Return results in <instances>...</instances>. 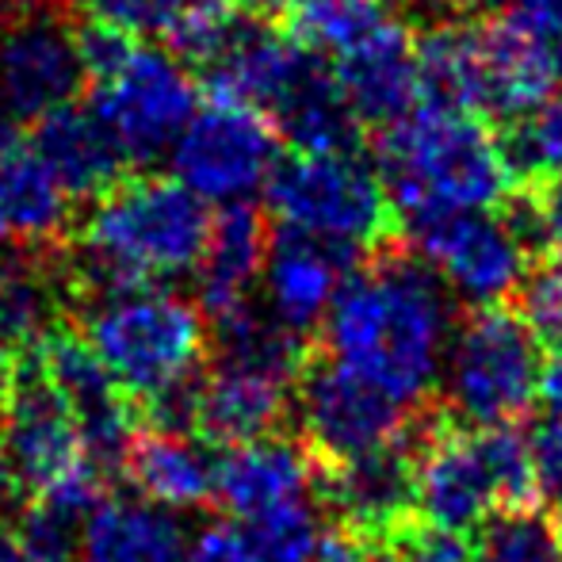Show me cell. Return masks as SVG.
I'll use <instances>...</instances> for the list:
<instances>
[{"instance_id":"obj_1","label":"cell","mask_w":562,"mask_h":562,"mask_svg":"<svg viewBox=\"0 0 562 562\" xmlns=\"http://www.w3.org/2000/svg\"><path fill=\"white\" fill-rule=\"evenodd\" d=\"M451 334L456 311L445 280L394 241L340 283L318 348L414 409L440 386Z\"/></svg>"},{"instance_id":"obj_2","label":"cell","mask_w":562,"mask_h":562,"mask_svg":"<svg viewBox=\"0 0 562 562\" xmlns=\"http://www.w3.org/2000/svg\"><path fill=\"white\" fill-rule=\"evenodd\" d=\"M375 169L398 215L409 207L497 211L517 195L502 138L486 119L448 108L417 104L379 131Z\"/></svg>"},{"instance_id":"obj_3","label":"cell","mask_w":562,"mask_h":562,"mask_svg":"<svg viewBox=\"0 0 562 562\" xmlns=\"http://www.w3.org/2000/svg\"><path fill=\"white\" fill-rule=\"evenodd\" d=\"M66 318L81 326L134 409L200 379L211 363V329L203 311L169 291L104 299Z\"/></svg>"},{"instance_id":"obj_4","label":"cell","mask_w":562,"mask_h":562,"mask_svg":"<svg viewBox=\"0 0 562 562\" xmlns=\"http://www.w3.org/2000/svg\"><path fill=\"white\" fill-rule=\"evenodd\" d=\"M215 215L207 200L169 177H126L92 203L74 241L123 268L142 288L177 280L200 268Z\"/></svg>"},{"instance_id":"obj_5","label":"cell","mask_w":562,"mask_h":562,"mask_svg":"<svg viewBox=\"0 0 562 562\" xmlns=\"http://www.w3.org/2000/svg\"><path fill=\"white\" fill-rule=\"evenodd\" d=\"M265 200L280 226L334 241L360 257L398 241L391 192L360 149L280 157L265 184Z\"/></svg>"},{"instance_id":"obj_6","label":"cell","mask_w":562,"mask_h":562,"mask_svg":"<svg viewBox=\"0 0 562 562\" xmlns=\"http://www.w3.org/2000/svg\"><path fill=\"white\" fill-rule=\"evenodd\" d=\"M543 348L520 311L509 306H474L456 322L440 391L463 429L517 425L540 398Z\"/></svg>"},{"instance_id":"obj_7","label":"cell","mask_w":562,"mask_h":562,"mask_svg":"<svg viewBox=\"0 0 562 562\" xmlns=\"http://www.w3.org/2000/svg\"><path fill=\"white\" fill-rule=\"evenodd\" d=\"M398 237L471 306H505L532 276V245L509 211L409 207L398 215Z\"/></svg>"},{"instance_id":"obj_8","label":"cell","mask_w":562,"mask_h":562,"mask_svg":"<svg viewBox=\"0 0 562 562\" xmlns=\"http://www.w3.org/2000/svg\"><path fill=\"white\" fill-rule=\"evenodd\" d=\"M299 445L306 448L314 471H329L348 459L371 456L409 437L414 414L409 406L394 402L368 379L348 371L334 356L314 345L303 375L295 383V414Z\"/></svg>"},{"instance_id":"obj_9","label":"cell","mask_w":562,"mask_h":562,"mask_svg":"<svg viewBox=\"0 0 562 562\" xmlns=\"http://www.w3.org/2000/svg\"><path fill=\"white\" fill-rule=\"evenodd\" d=\"M200 104V81L169 50L138 46L112 81L89 85V112L104 123L131 165H149L177 146Z\"/></svg>"},{"instance_id":"obj_10","label":"cell","mask_w":562,"mask_h":562,"mask_svg":"<svg viewBox=\"0 0 562 562\" xmlns=\"http://www.w3.org/2000/svg\"><path fill=\"white\" fill-rule=\"evenodd\" d=\"M0 448L8 451L31 497L46 494L61 479L92 463L81 440V425H77L69 402L61 398V391L50 383L35 345L8 356Z\"/></svg>"},{"instance_id":"obj_11","label":"cell","mask_w":562,"mask_h":562,"mask_svg":"<svg viewBox=\"0 0 562 562\" xmlns=\"http://www.w3.org/2000/svg\"><path fill=\"white\" fill-rule=\"evenodd\" d=\"M280 131L245 104H207L172 146V172L200 200L241 203L268 184L280 165Z\"/></svg>"},{"instance_id":"obj_12","label":"cell","mask_w":562,"mask_h":562,"mask_svg":"<svg viewBox=\"0 0 562 562\" xmlns=\"http://www.w3.org/2000/svg\"><path fill=\"white\" fill-rule=\"evenodd\" d=\"M66 8H12L0 20V97L15 123L35 126L81 92L85 69Z\"/></svg>"},{"instance_id":"obj_13","label":"cell","mask_w":562,"mask_h":562,"mask_svg":"<svg viewBox=\"0 0 562 562\" xmlns=\"http://www.w3.org/2000/svg\"><path fill=\"white\" fill-rule=\"evenodd\" d=\"M314 494L337 525L360 540L379 543L417 513V445L414 429L406 440L371 456L348 459L329 471H314Z\"/></svg>"},{"instance_id":"obj_14","label":"cell","mask_w":562,"mask_h":562,"mask_svg":"<svg viewBox=\"0 0 562 562\" xmlns=\"http://www.w3.org/2000/svg\"><path fill=\"white\" fill-rule=\"evenodd\" d=\"M414 445L422 520L451 532H471L490 513L502 509L479 429H456V425H432L429 432L414 429Z\"/></svg>"},{"instance_id":"obj_15","label":"cell","mask_w":562,"mask_h":562,"mask_svg":"<svg viewBox=\"0 0 562 562\" xmlns=\"http://www.w3.org/2000/svg\"><path fill=\"white\" fill-rule=\"evenodd\" d=\"M295 414V386L245 371L234 363H207L195 394L192 437L203 448L234 451L245 445L283 437Z\"/></svg>"},{"instance_id":"obj_16","label":"cell","mask_w":562,"mask_h":562,"mask_svg":"<svg viewBox=\"0 0 562 562\" xmlns=\"http://www.w3.org/2000/svg\"><path fill=\"white\" fill-rule=\"evenodd\" d=\"M368 257L352 249H340L334 241H318L311 234L280 226V234L272 237L265 265V288H268V306L272 318L280 326H288L291 334L311 337L314 329H322L329 306H334L340 283L356 272Z\"/></svg>"},{"instance_id":"obj_17","label":"cell","mask_w":562,"mask_h":562,"mask_svg":"<svg viewBox=\"0 0 562 562\" xmlns=\"http://www.w3.org/2000/svg\"><path fill=\"white\" fill-rule=\"evenodd\" d=\"M334 74L360 126L386 131L422 104L414 31L402 20H391L360 46L334 58Z\"/></svg>"},{"instance_id":"obj_18","label":"cell","mask_w":562,"mask_h":562,"mask_svg":"<svg viewBox=\"0 0 562 562\" xmlns=\"http://www.w3.org/2000/svg\"><path fill=\"white\" fill-rule=\"evenodd\" d=\"M479 54H482V115L502 123L532 115L548 100H555V85L562 81L548 43L517 23L513 15L479 23Z\"/></svg>"},{"instance_id":"obj_19","label":"cell","mask_w":562,"mask_h":562,"mask_svg":"<svg viewBox=\"0 0 562 562\" xmlns=\"http://www.w3.org/2000/svg\"><path fill=\"white\" fill-rule=\"evenodd\" d=\"M31 149L43 157L61 192L77 203H97L131 177V161L89 108H58L38 119Z\"/></svg>"},{"instance_id":"obj_20","label":"cell","mask_w":562,"mask_h":562,"mask_svg":"<svg viewBox=\"0 0 562 562\" xmlns=\"http://www.w3.org/2000/svg\"><path fill=\"white\" fill-rule=\"evenodd\" d=\"M218 509L237 520H252L260 513H272L280 505L303 502L314 494V463L295 437H272L260 445H245L223 451V463L215 467Z\"/></svg>"},{"instance_id":"obj_21","label":"cell","mask_w":562,"mask_h":562,"mask_svg":"<svg viewBox=\"0 0 562 562\" xmlns=\"http://www.w3.org/2000/svg\"><path fill=\"white\" fill-rule=\"evenodd\" d=\"M272 249V229H268L265 211H257L249 200L226 203L211 226V241L203 252L200 268V299L195 306L207 322H218L226 314L241 311L249 303L252 283L260 280Z\"/></svg>"},{"instance_id":"obj_22","label":"cell","mask_w":562,"mask_h":562,"mask_svg":"<svg viewBox=\"0 0 562 562\" xmlns=\"http://www.w3.org/2000/svg\"><path fill=\"white\" fill-rule=\"evenodd\" d=\"M268 119L295 154H348L360 146L363 131L340 92L337 74L314 50H303V61L268 108Z\"/></svg>"},{"instance_id":"obj_23","label":"cell","mask_w":562,"mask_h":562,"mask_svg":"<svg viewBox=\"0 0 562 562\" xmlns=\"http://www.w3.org/2000/svg\"><path fill=\"white\" fill-rule=\"evenodd\" d=\"M69 195L31 149L15 142L0 157V245L46 252L69 241Z\"/></svg>"},{"instance_id":"obj_24","label":"cell","mask_w":562,"mask_h":562,"mask_svg":"<svg viewBox=\"0 0 562 562\" xmlns=\"http://www.w3.org/2000/svg\"><path fill=\"white\" fill-rule=\"evenodd\" d=\"M123 482L142 497L172 509H218L215 467L203 459L192 437L138 429L123 456Z\"/></svg>"},{"instance_id":"obj_25","label":"cell","mask_w":562,"mask_h":562,"mask_svg":"<svg viewBox=\"0 0 562 562\" xmlns=\"http://www.w3.org/2000/svg\"><path fill=\"white\" fill-rule=\"evenodd\" d=\"M422 104L482 115L479 23L432 20L414 35Z\"/></svg>"},{"instance_id":"obj_26","label":"cell","mask_w":562,"mask_h":562,"mask_svg":"<svg viewBox=\"0 0 562 562\" xmlns=\"http://www.w3.org/2000/svg\"><path fill=\"white\" fill-rule=\"evenodd\" d=\"M54 249L8 252L0 257V352L12 356L38 345V337L61 318Z\"/></svg>"},{"instance_id":"obj_27","label":"cell","mask_w":562,"mask_h":562,"mask_svg":"<svg viewBox=\"0 0 562 562\" xmlns=\"http://www.w3.org/2000/svg\"><path fill=\"white\" fill-rule=\"evenodd\" d=\"M85 562H180V528L161 509L108 497L81 536Z\"/></svg>"},{"instance_id":"obj_28","label":"cell","mask_w":562,"mask_h":562,"mask_svg":"<svg viewBox=\"0 0 562 562\" xmlns=\"http://www.w3.org/2000/svg\"><path fill=\"white\" fill-rule=\"evenodd\" d=\"M391 20L386 0H303L288 15V35L306 50L340 58Z\"/></svg>"},{"instance_id":"obj_29","label":"cell","mask_w":562,"mask_h":562,"mask_svg":"<svg viewBox=\"0 0 562 562\" xmlns=\"http://www.w3.org/2000/svg\"><path fill=\"white\" fill-rule=\"evenodd\" d=\"M497 138L517 192H536L562 177V100H548L532 115L505 123Z\"/></svg>"},{"instance_id":"obj_30","label":"cell","mask_w":562,"mask_h":562,"mask_svg":"<svg viewBox=\"0 0 562 562\" xmlns=\"http://www.w3.org/2000/svg\"><path fill=\"white\" fill-rule=\"evenodd\" d=\"M241 0H172L161 23L165 50L188 69H207L226 50L229 35L241 20Z\"/></svg>"},{"instance_id":"obj_31","label":"cell","mask_w":562,"mask_h":562,"mask_svg":"<svg viewBox=\"0 0 562 562\" xmlns=\"http://www.w3.org/2000/svg\"><path fill=\"white\" fill-rule=\"evenodd\" d=\"M318 509V497H303L252 520H237L245 562H311L322 540Z\"/></svg>"},{"instance_id":"obj_32","label":"cell","mask_w":562,"mask_h":562,"mask_svg":"<svg viewBox=\"0 0 562 562\" xmlns=\"http://www.w3.org/2000/svg\"><path fill=\"white\" fill-rule=\"evenodd\" d=\"M371 548H375L379 562H479V548L467 540V532H451V528L417 517L398 525Z\"/></svg>"},{"instance_id":"obj_33","label":"cell","mask_w":562,"mask_h":562,"mask_svg":"<svg viewBox=\"0 0 562 562\" xmlns=\"http://www.w3.org/2000/svg\"><path fill=\"white\" fill-rule=\"evenodd\" d=\"M77 520L74 513H61L54 505L31 502L23 517L15 520V536L27 562H74L81 555V540H77Z\"/></svg>"},{"instance_id":"obj_34","label":"cell","mask_w":562,"mask_h":562,"mask_svg":"<svg viewBox=\"0 0 562 562\" xmlns=\"http://www.w3.org/2000/svg\"><path fill=\"white\" fill-rule=\"evenodd\" d=\"M74 38H77V58H81V69H85V85L112 81L119 69L138 54L134 35L112 27V23L85 20V15H77Z\"/></svg>"},{"instance_id":"obj_35","label":"cell","mask_w":562,"mask_h":562,"mask_svg":"<svg viewBox=\"0 0 562 562\" xmlns=\"http://www.w3.org/2000/svg\"><path fill=\"white\" fill-rule=\"evenodd\" d=\"M520 318L532 326L540 345L562 348V265L528 276L520 288Z\"/></svg>"},{"instance_id":"obj_36","label":"cell","mask_w":562,"mask_h":562,"mask_svg":"<svg viewBox=\"0 0 562 562\" xmlns=\"http://www.w3.org/2000/svg\"><path fill=\"white\" fill-rule=\"evenodd\" d=\"M74 4L81 8L85 20L112 23L126 35H146V31H161L172 0H74Z\"/></svg>"},{"instance_id":"obj_37","label":"cell","mask_w":562,"mask_h":562,"mask_svg":"<svg viewBox=\"0 0 562 562\" xmlns=\"http://www.w3.org/2000/svg\"><path fill=\"white\" fill-rule=\"evenodd\" d=\"M509 15L548 43L562 77V0H509Z\"/></svg>"},{"instance_id":"obj_38","label":"cell","mask_w":562,"mask_h":562,"mask_svg":"<svg viewBox=\"0 0 562 562\" xmlns=\"http://www.w3.org/2000/svg\"><path fill=\"white\" fill-rule=\"evenodd\" d=\"M528 200H532V207H536L543 252H551V257L562 265V177H555L543 188H536V192H528Z\"/></svg>"},{"instance_id":"obj_39","label":"cell","mask_w":562,"mask_h":562,"mask_svg":"<svg viewBox=\"0 0 562 562\" xmlns=\"http://www.w3.org/2000/svg\"><path fill=\"white\" fill-rule=\"evenodd\" d=\"M311 562H379V555L368 540H360L356 532L337 525V528H329V532H322L318 551H314Z\"/></svg>"},{"instance_id":"obj_40","label":"cell","mask_w":562,"mask_h":562,"mask_svg":"<svg viewBox=\"0 0 562 562\" xmlns=\"http://www.w3.org/2000/svg\"><path fill=\"white\" fill-rule=\"evenodd\" d=\"M184 562H245L241 551V532L237 525H215L200 536L192 551H188Z\"/></svg>"},{"instance_id":"obj_41","label":"cell","mask_w":562,"mask_h":562,"mask_svg":"<svg viewBox=\"0 0 562 562\" xmlns=\"http://www.w3.org/2000/svg\"><path fill=\"white\" fill-rule=\"evenodd\" d=\"M31 505V490L23 486L20 471L12 467V459H8V451L0 448V520H8V525L15 528V520L23 517V509Z\"/></svg>"},{"instance_id":"obj_42","label":"cell","mask_w":562,"mask_h":562,"mask_svg":"<svg viewBox=\"0 0 562 562\" xmlns=\"http://www.w3.org/2000/svg\"><path fill=\"white\" fill-rule=\"evenodd\" d=\"M299 4H303V0H241V12L252 15V20L272 23V20H288Z\"/></svg>"},{"instance_id":"obj_43","label":"cell","mask_w":562,"mask_h":562,"mask_svg":"<svg viewBox=\"0 0 562 562\" xmlns=\"http://www.w3.org/2000/svg\"><path fill=\"white\" fill-rule=\"evenodd\" d=\"M0 562H27L20 548V536H15V528L8 520H0Z\"/></svg>"},{"instance_id":"obj_44","label":"cell","mask_w":562,"mask_h":562,"mask_svg":"<svg viewBox=\"0 0 562 562\" xmlns=\"http://www.w3.org/2000/svg\"><path fill=\"white\" fill-rule=\"evenodd\" d=\"M12 146H15V115L8 112L4 97H0V157H4Z\"/></svg>"},{"instance_id":"obj_45","label":"cell","mask_w":562,"mask_h":562,"mask_svg":"<svg viewBox=\"0 0 562 562\" xmlns=\"http://www.w3.org/2000/svg\"><path fill=\"white\" fill-rule=\"evenodd\" d=\"M440 4L456 8V12H471V8H482L486 0H440Z\"/></svg>"},{"instance_id":"obj_46","label":"cell","mask_w":562,"mask_h":562,"mask_svg":"<svg viewBox=\"0 0 562 562\" xmlns=\"http://www.w3.org/2000/svg\"><path fill=\"white\" fill-rule=\"evenodd\" d=\"M12 8H38V4H69V0H8Z\"/></svg>"},{"instance_id":"obj_47","label":"cell","mask_w":562,"mask_h":562,"mask_svg":"<svg viewBox=\"0 0 562 562\" xmlns=\"http://www.w3.org/2000/svg\"><path fill=\"white\" fill-rule=\"evenodd\" d=\"M4 383H8V356L0 352V402H4Z\"/></svg>"},{"instance_id":"obj_48","label":"cell","mask_w":562,"mask_h":562,"mask_svg":"<svg viewBox=\"0 0 562 562\" xmlns=\"http://www.w3.org/2000/svg\"><path fill=\"white\" fill-rule=\"evenodd\" d=\"M555 509H559V517H555V520H559V528H562V497H559V502H555Z\"/></svg>"}]
</instances>
